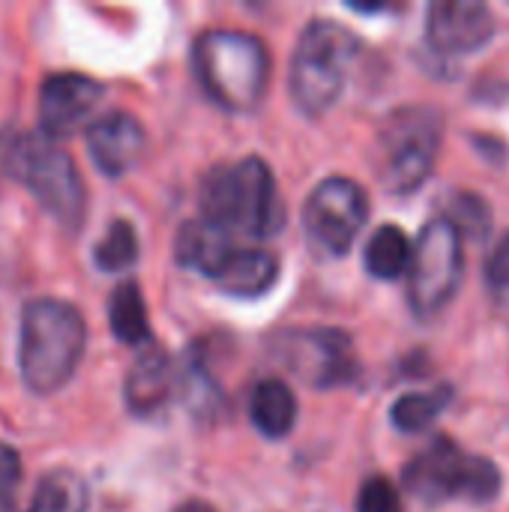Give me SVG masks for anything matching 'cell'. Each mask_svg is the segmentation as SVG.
Here are the masks:
<instances>
[{"mask_svg": "<svg viewBox=\"0 0 509 512\" xmlns=\"http://www.w3.org/2000/svg\"><path fill=\"white\" fill-rule=\"evenodd\" d=\"M21 477H24V465H21V456L15 447H9L6 441H0V510H9L18 486H21Z\"/></svg>", "mask_w": 509, "mask_h": 512, "instance_id": "26", "label": "cell"}, {"mask_svg": "<svg viewBox=\"0 0 509 512\" xmlns=\"http://www.w3.org/2000/svg\"><path fill=\"white\" fill-rule=\"evenodd\" d=\"M495 36V15L480 0H435L426 9V42L438 54H474Z\"/></svg>", "mask_w": 509, "mask_h": 512, "instance_id": "12", "label": "cell"}, {"mask_svg": "<svg viewBox=\"0 0 509 512\" xmlns=\"http://www.w3.org/2000/svg\"><path fill=\"white\" fill-rule=\"evenodd\" d=\"M105 84L81 72H51L39 84V129L51 138L75 132L99 108Z\"/></svg>", "mask_w": 509, "mask_h": 512, "instance_id": "11", "label": "cell"}, {"mask_svg": "<svg viewBox=\"0 0 509 512\" xmlns=\"http://www.w3.org/2000/svg\"><path fill=\"white\" fill-rule=\"evenodd\" d=\"M276 357L282 366L309 387H342L357 375V351L345 330L306 327L288 330L276 339Z\"/></svg>", "mask_w": 509, "mask_h": 512, "instance_id": "10", "label": "cell"}, {"mask_svg": "<svg viewBox=\"0 0 509 512\" xmlns=\"http://www.w3.org/2000/svg\"><path fill=\"white\" fill-rule=\"evenodd\" d=\"M192 69L204 93L225 111H255L270 84V51L246 30L213 27L192 42Z\"/></svg>", "mask_w": 509, "mask_h": 512, "instance_id": "4", "label": "cell"}, {"mask_svg": "<svg viewBox=\"0 0 509 512\" xmlns=\"http://www.w3.org/2000/svg\"><path fill=\"white\" fill-rule=\"evenodd\" d=\"M174 396H177V366L159 345H147L132 363L123 384V402L129 414L156 417L159 411L168 408Z\"/></svg>", "mask_w": 509, "mask_h": 512, "instance_id": "14", "label": "cell"}, {"mask_svg": "<svg viewBox=\"0 0 509 512\" xmlns=\"http://www.w3.org/2000/svg\"><path fill=\"white\" fill-rule=\"evenodd\" d=\"M444 141V117L432 105H402L384 117L375 135V174L393 195L417 192L435 171Z\"/></svg>", "mask_w": 509, "mask_h": 512, "instance_id": "6", "label": "cell"}, {"mask_svg": "<svg viewBox=\"0 0 509 512\" xmlns=\"http://www.w3.org/2000/svg\"><path fill=\"white\" fill-rule=\"evenodd\" d=\"M90 489L87 480L72 468H51L39 477L27 512H87Z\"/></svg>", "mask_w": 509, "mask_h": 512, "instance_id": "20", "label": "cell"}, {"mask_svg": "<svg viewBox=\"0 0 509 512\" xmlns=\"http://www.w3.org/2000/svg\"><path fill=\"white\" fill-rule=\"evenodd\" d=\"M402 483L414 498L426 504H444L453 498L489 504L501 495L504 477L492 459L471 456L456 441L438 435L405 465Z\"/></svg>", "mask_w": 509, "mask_h": 512, "instance_id": "7", "label": "cell"}, {"mask_svg": "<svg viewBox=\"0 0 509 512\" xmlns=\"http://www.w3.org/2000/svg\"><path fill=\"white\" fill-rule=\"evenodd\" d=\"M462 243V234L444 216L417 234L408 270V306L420 321H435L459 294L465 276Z\"/></svg>", "mask_w": 509, "mask_h": 512, "instance_id": "8", "label": "cell"}, {"mask_svg": "<svg viewBox=\"0 0 509 512\" xmlns=\"http://www.w3.org/2000/svg\"><path fill=\"white\" fill-rule=\"evenodd\" d=\"M279 279V258L270 249L258 246H237L231 261L216 276V285L240 300H252L267 294Z\"/></svg>", "mask_w": 509, "mask_h": 512, "instance_id": "16", "label": "cell"}, {"mask_svg": "<svg viewBox=\"0 0 509 512\" xmlns=\"http://www.w3.org/2000/svg\"><path fill=\"white\" fill-rule=\"evenodd\" d=\"M0 168L24 183L39 207L63 228L78 231L87 213V189L72 156L42 129H9L0 138Z\"/></svg>", "mask_w": 509, "mask_h": 512, "instance_id": "3", "label": "cell"}, {"mask_svg": "<svg viewBox=\"0 0 509 512\" xmlns=\"http://www.w3.org/2000/svg\"><path fill=\"white\" fill-rule=\"evenodd\" d=\"M234 249H237V243L231 240V231H225L201 216L183 222L177 231V240H174L177 264L207 276L210 282H216L222 267L231 261Z\"/></svg>", "mask_w": 509, "mask_h": 512, "instance_id": "15", "label": "cell"}, {"mask_svg": "<svg viewBox=\"0 0 509 512\" xmlns=\"http://www.w3.org/2000/svg\"><path fill=\"white\" fill-rule=\"evenodd\" d=\"M453 402V387L441 384L435 390L426 393H405L402 399L393 402L390 408V423L399 432H426L429 426H435V420L444 414V408Z\"/></svg>", "mask_w": 509, "mask_h": 512, "instance_id": "21", "label": "cell"}, {"mask_svg": "<svg viewBox=\"0 0 509 512\" xmlns=\"http://www.w3.org/2000/svg\"><path fill=\"white\" fill-rule=\"evenodd\" d=\"M444 219L462 234V240H486L492 231V210L474 192H453L444 204Z\"/></svg>", "mask_w": 509, "mask_h": 512, "instance_id": "23", "label": "cell"}, {"mask_svg": "<svg viewBox=\"0 0 509 512\" xmlns=\"http://www.w3.org/2000/svg\"><path fill=\"white\" fill-rule=\"evenodd\" d=\"M84 138H87V153L93 165L105 177L129 174L144 159V150H147V132L141 120L129 111H108L90 120Z\"/></svg>", "mask_w": 509, "mask_h": 512, "instance_id": "13", "label": "cell"}, {"mask_svg": "<svg viewBox=\"0 0 509 512\" xmlns=\"http://www.w3.org/2000/svg\"><path fill=\"white\" fill-rule=\"evenodd\" d=\"M369 222V195L351 177H324L303 204V228L315 249L330 258L351 252Z\"/></svg>", "mask_w": 509, "mask_h": 512, "instance_id": "9", "label": "cell"}, {"mask_svg": "<svg viewBox=\"0 0 509 512\" xmlns=\"http://www.w3.org/2000/svg\"><path fill=\"white\" fill-rule=\"evenodd\" d=\"M357 512H405L402 495L387 477H369L357 492Z\"/></svg>", "mask_w": 509, "mask_h": 512, "instance_id": "24", "label": "cell"}, {"mask_svg": "<svg viewBox=\"0 0 509 512\" xmlns=\"http://www.w3.org/2000/svg\"><path fill=\"white\" fill-rule=\"evenodd\" d=\"M249 417H252L255 429L264 438L282 441L297 426V396H294V390L279 378L261 381L252 390V399H249Z\"/></svg>", "mask_w": 509, "mask_h": 512, "instance_id": "17", "label": "cell"}, {"mask_svg": "<svg viewBox=\"0 0 509 512\" xmlns=\"http://www.w3.org/2000/svg\"><path fill=\"white\" fill-rule=\"evenodd\" d=\"M174 512H216L210 504H204V501H186V504H180Z\"/></svg>", "mask_w": 509, "mask_h": 512, "instance_id": "27", "label": "cell"}, {"mask_svg": "<svg viewBox=\"0 0 509 512\" xmlns=\"http://www.w3.org/2000/svg\"><path fill=\"white\" fill-rule=\"evenodd\" d=\"M360 51L363 42L351 27L330 18L309 21L297 39L288 69V93L294 108L306 117L327 114L342 99Z\"/></svg>", "mask_w": 509, "mask_h": 512, "instance_id": "5", "label": "cell"}, {"mask_svg": "<svg viewBox=\"0 0 509 512\" xmlns=\"http://www.w3.org/2000/svg\"><path fill=\"white\" fill-rule=\"evenodd\" d=\"M141 255V246H138V234H135V225L129 219H114L102 240L93 246V264L102 270V273H120L126 267H132Z\"/></svg>", "mask_w": 509, "mask_h": 512, "instance_id": "22", "label": "cell"}, {"mask_svg": "<svg viewBox=\"0 0 509 512\" xmlns=\"http://www.w3.org/2000/svg\"><path fill=\"white\" fill-rule=\"evenodd\" d=\"M411 258L414 240L399 225H381L363 249V267L369 270V276L384 282L405 276L411 270Z\"/></svg>", "mask_w": 509, "mask_h": 512, "instance_id": "19", "label": "cell"}, {"mask_svg": "<svg viewBox=\"0 0 509 512\" xmlns=\"http://www.w3.org/2000/svg\"><path fill=\"white\" fill-rule=\"evenodd\" d=\"M108 327L117 336V342L132 348L153 345V330L147 318V303L135 279L120 282L108 297Z\"/></svg>", "mask_w": 509, "mask_h": 512, "instance_id": "18", "label": "cell"}, {"mask_svg": "<svg viewBox=\"0 0 509 512\" xmlns=\"http://www.w3.org/2000/svg\"><path fill=\"white\" fill-rule=\"evenodd\" d=\"M486 288L492 294V300L509 309V234L495 246V252L489 255L486 264Z\"/></svg>", "mask_w": 509, "mask_h": 512, "instance_id": "25", "label": "cell"}, {"mask_svg": "<svg viewBox=\"0 0 509 512\" xmlns=\"http://www.w3.org/2000/svg\"><path fill=\"white\" fill-rule=\"evenodd\" d=\"M201 219L255 240L273 237L285 225V207L276 177L261 156L234 165H213L198 189Z\"/></svg>", "mask_w": 509, "mask_h": 512, "instance_id": "2", "label": "cell"}, {"mask_svg": "<svg viewBox=\"0 0 509 512\" xmlns=\"http://www.w3.org/2000/svg\"><path fill=\"white\" fill-rule=\"evenodd\" d=\"M87 348V324L75 303L36 297L21 309L18 372L30 393L51 396L69 384Z\"/></svg>", "mask_w": 509, "mask_h": 512, "instance_id": "1", "label": "cell"}]
</instances>
